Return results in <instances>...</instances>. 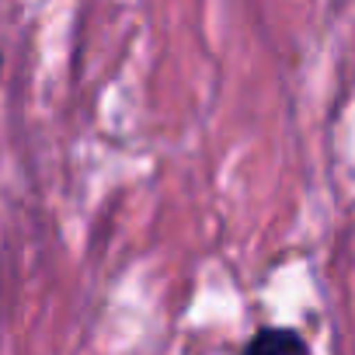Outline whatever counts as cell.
Returning a JSON list of instances; mask_svg holds the SVG:
<instances>
[{
  "label": "cell",
  "mask_w": 355,
  "mask_h": 355,
  "mask_svg": "<svg viewBox=\"0 0 355 355\" xmlns=\"http://www.w3.org/2000/svg\"><path fill=\"white\" fill-rule=\"evenodd\" d=\"M241 355H310V345L296 327H261L241 348Z\"/></svg>",
  "instance_id": "obj_1"
},
{
  "label": "cell",
  "mask_w": 355,
  "mask_h": 355,
  "mask_svg": "<svg viewBox=\"0 0 355 355\" xmlns=\"http://www.w3.org/2000/svg\"><path fill=\"white\" fill-rule=\"evenodd\" d=\"M0 70H4V53H0Z\"/></svg>",
  "instance_id": "obj_2"
}]
</instances>
